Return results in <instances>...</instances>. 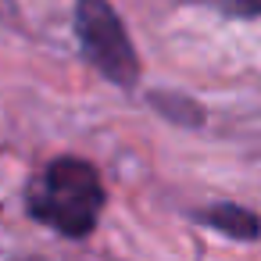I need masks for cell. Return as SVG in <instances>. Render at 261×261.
<instances>
[{"mask_svg":"<svg viewBox=\"0 0 261 261\" xmlns=\"http://www.w3.org/2000/svg\"><path fill=\"white\" fill-rule=\"evenodd\" d=\"M33 261H40V257H33Z\"/></svg>","mask_w":261,"mask_h":261,"instance_id":"obj_6","label":"cell"},{"mask_svg":"<svg viewBox=\"0 0 261 261\" xmlns=\"http://www.w3.org/2000/svg\"><path fill=\"white\" fill-rule=\"evenodd\" d=\"M193 222H200L215 232H225L240 243L261 240V215L250 207H240V204H207V207L193 211Z\"/></svg>","mask_w":261,"mask_h":261,"instance_id":"obj_3","label":"cell"},{"mask_svg":"<svg viewBox=\"0 0 261 261\" xmlns=\"http://www.w3.org/2000/svg\"><path fill=\"white\" fill-rule=\"evenodd\" d=\"M150 104H154L165 118H172V122H179V125H200V122H204V111H200L193 100L179 97V93H150Z\"/></svg>","mask_w":261,"mask_h":261,"instance_id":"obj_4","label":"cell"},{"mask_svg":"<svg viewBox=\"0 0 261 261\" xmlns=\"http://www.w3.org/2000/svg\"><path fill=\"white\" fill-rule=\"evenodd\" d=\"M104 204L108 190L100 172L83 158H54L25 190L29 215L68 240H86L97 229Z\"/></svg>","mask_w":261,"mask_h":261,"instance_id":"obj_1","label":"cell"},{"mask_svg":"<svg viewBox=\"0 0 261 261\" xmlns=\"http://www.w3.org/2000/svg\"><path fill=\"white\" fill-rule=\"evenodd\" d=\"M218 4H222L229 15H236V18H254V15H261V0H218Z\"/></svg>","mask_w":261,"mask_h":261,"instance_id":"obj_5","label":"cell"},{"mask_svg":"<svg viewBox=\"0 0 261 261\" xmlns=\"http://www.w3.org/2000/svg\"><path fill=\"white\" fill-rule=\"evenodd\" d=\"M75 36L86 61L115 86L133 90L140 83V58L133 40L108 0H75Z\"/></svg>","mask_w":261,"mask_h":261,"instance_id":"obj_2","label":"cell"}]
</instances>
